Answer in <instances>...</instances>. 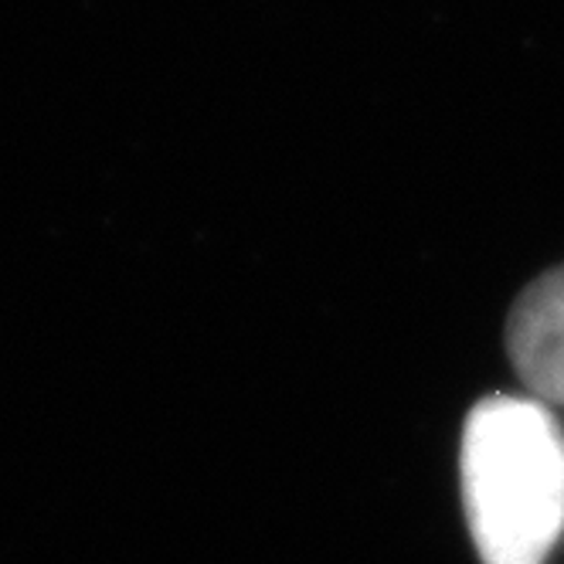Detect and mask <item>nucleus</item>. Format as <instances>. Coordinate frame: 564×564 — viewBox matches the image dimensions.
Segmentation results:
<instances>
[{
    "label": "nucleus",
    "instance_id": "1",
    "mask_svg": "<svg viewBox=\"0 0 564 564\" xmlns=\"http://www.w3.org/2000/svg\"><path fill=\"white\" fill-rule=\"evenodd\" d=\"M463 503L482 564H547L564 534V432L531 398L494 394L463 429Z\"/></svg>",
    "mask_w": 564,
    "mask_h": 564
},
{
    "label": "nucleus",
    "instance_id": "2",
    "mask_svg": "<svg viewBox=\"0 0 564 564\" xmlns=\"http://www.w3.org/2000/svg\"><path fill=\"white\" fill-rule=\"evenodd\" d=\"M507 350L538 401L564 405V265L520 293L510 310Z\"/></svg>",
    "mask_w": 564,
    "mask_h": 564
}]
</instances>
